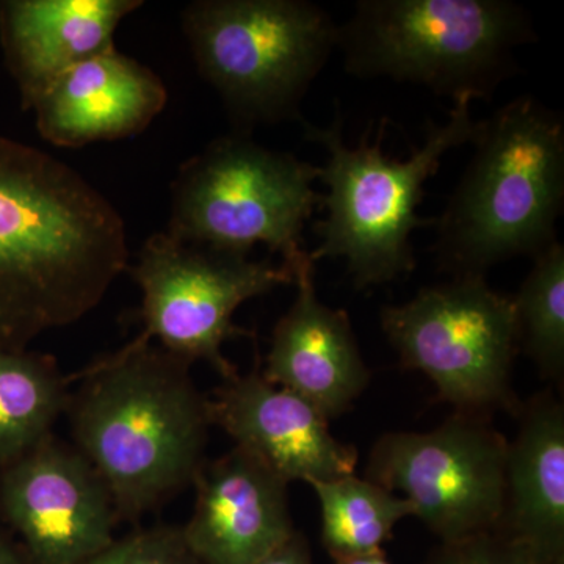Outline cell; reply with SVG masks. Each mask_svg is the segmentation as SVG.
I'll use <instances>...</instances> for the list:
<instances>
[{"label":"cell","instance_id":"obj_1","mask_svg":"<svg viewBox=\"0 0 564 564\" xmlns=\"http://www.w3.org/2000/svg\"><path fill=\"white\" fill-rule=\"evenodd\" d=\"M113 204L47 152L0 137V350L79 322L128 270Z\"/></svg>","mask_w":564,"mask_h":564},{"label":"cell","instance_id":"obj_24","mask_svg":"<svg viewBox=\"0 0 564 564\" xmlns=\"http://www.w3.org/2000/svg\"><path fill=\"white\" fill-rule=\"evenodd\" d=\"M0 564H33L20 541L6 530H0Z\"/></svg>","mask_w":564,"mask_h":564},{"label":"cell","instance_id":"obj_8","mask_svg":"<svg viewBox=\"0 0 564 564\" xmlns=\"http://www.w3.org/2000/svg\"><path fill=\"white\" fill-rule=\"evenodd\" d=\"M380 321L403 369L425 375L456 413L518 414L522 403L511 388L519 350L513 296L494 291L485 276L423 288L411 302L381 307Z\"/></svg>","mask_w":564,"mask_h":564},{"label":"cell","instance_id":"obj_18","mask_svg":"<svg viewBox=\"0 0 564 564\" xmlns=\"http://www.w3.org/2000/svg\"><path fill=\"white\" fill-rule=\"evenodd\" d=\"M69 383L54 356L0 350V467L54 434L69 406Z\"/></svg>","mask_w":564,"mask_h":564},{"label":"cell","instance_id":"obj_10","mask_svg":"<svg viewBox=\"0 0 564 564\" xmlns=\"http://www.w3.org/2000/svg\"><path fill=\"white\" fill-rule=\"evenodd\" d=\"M508 440L480 415L455 413L426 433H386L367 480L413 505L441 543L491 532L503 510Z\"/></svg>","mask_w":564,"mask_h":564},{"label":"cell","instance_id":"obj_19","mask_svg":"<svg viewBox=\"0 0 564 564\" xmlns=\"http://www.w3.org/2000/svg\"><path fill=\"white\" fill-rule=\"evenodd\" d=\"M321 505L322 543L336 560L383 551L413 505L355 474L311 484Z\"/></svg>","mask_w":564,"mask_h":564},{"label":"cell","instance_id":"obj_20","mask_svg":"<svg viewBox=\"0 0 564 564\" xmlns=\"http://www.w3.org/2000/svg\"><path fill=\"white\" fill-rule=\"evenodd\" d=\"M519 347L549 380L564 375V248L552 245L533 259L518 295L513 296Z\"/></svg>","mask_w":564,"mask_h":564},{"label":"cell","instance_id":"obj_21","mask_svg":"<svg viewBox=\"0 0 564 564\" xmlns=\"http://www.w3.org/2000/svg\"><path fill=\"white\" fill-rule=\"evenodd\" d=\"M84 564H202L185 544L181 527L159 525L135 530L113 540Z\"/></svg>","mask_w":564,"mask_h":564},{"label":"cell","instance_id":"obj_13","mask_svg":"<svg viewBox=\"0 0 564 564\" xmlns=\"http://www.w3.org/2000/svg\"><path fill=\"white\" fill-rule=\"evenodd\" d=\"M193 485L195 511L181 529L202 564H259L295 533L289 485L242 448L204 462Z\"/></svg>","mask_w":564,"mask_h":564},{"label":"cell","instance_id":"obj_22","mask_svg":"<svg viewBox=\"0 0 564 564\" xmlns=\"http://www.w3.org/2000/svg\"><path fill=\"white\" fill-rule=\"evenodd\" d=\"M423 564H545L497 532L441 543Z\"/></svg>","mask_w":564,"mask_h":564},{"label":"cell","instance_id":"obj_6","mask_svg":"<svg viewBox=\"0 0 564 564\" xmlns=\"http://www.w3.org/2000/svg\"><path fill=\"white\" fill-rule=\"evenodd\" d=\"M196 66L237 131L300 120V104L325 68L337 28L306 0H198L182 13Z\"/></svg>","mask_w":564,"mask_h":564},{"label":"cell","instance_id":"obj_23","mask_svg":"<svg viewBox=\"0 0 564 564\" xmlns=\"http://www.w3.org/2000/svg\"><path fill=\"white\" fill-rule=\"evenodd\" d=\"M259 564H314L310 543L303 533L296 532Z\"/></svg>","mask_w":564,"mask_h":564},{"label":"cell","instance_id":"obj_14","mask_svg":"<svg viewBox=\"0 0 564 564\" xmlns=\"http://www.w3.org/2000/svg\"><path fill=\"white\" fill-rule=\"evenodd\" d=\"M313 259L295 270L296 299L273 329L262 377L302 397L328 421L347 413L366 391L370 370L350 317L318 300Z\"/></svg>","mask_w":564,"mask_h":564},{"label":"cell","instance_id":"obj_15","mask_svg":"<svg viewBox=\"0 0 564 564\" xmlns=\"http://www.w3.org/2000/svg\"><path fill=\"white\" fill-rule=\"evenodd\" d=\"M166 101L161 77L113 47L66 70L32 110L40 137L54 147L82 148L139 135Z\"/></svg>","mask_w":564,"mask_h":564},{"label":"cell","instance_id":"obj_4","mask_svg":"<svg viewBox=\"0 0 564 564\" xmlns=\"http://www.w3.org/2000/svg\"><path fill=\"white\" fill-rule=\"evenodd\" d=\"M303 124L306 139L322 144L328 154L318 176L328 188L321 203L326 215L314 225L321 243L310 252L311 259H344L359 291L413 273L411 234L434 226V218L417 215L423 185L437 173L448 151L473 143L477 135L480 121L474 120L470 101L455 102L445 124L429 122L422 148L404 161L384 154L386 118L377 141L370 143L366 133L356 148L343 139L339 109L328 128Z\"/></svg>","mask_w":564,"mask_h":564},{"label":"cell","instance_id":"obj_2","mask_svg":"<svg viewBox=\"0 0 564 564\" xmlns=\"http://www.w3.org/2000/svg\"><path fill=\"white\" fill-rule=\"evenodd\" d=\"M192 364L132 340L70 381L76 448L101 475L120 521L137 522L192 485L203 466L209 399L198 391Z\"/></svg>","mask_w":564,"mask_h":564},{"label":"cell","instance_id":"obj_9","mask_svg":"<svg viewBox=\"0 0 564 564\" xmlns=\"http://www.w3.org/2000/svg\"><path fill=\"white\" fill-rule=\"evenodd\" d=\"M128 270L143 293V332L133 340L158 339L163 350L185 362L210 364L223 380L239 373L223 355V344L251 336L234 325L236 311L248 300L295 284V273L284 262L193 247L166 232L152 234Z\"/></svg>","mask_w":564,"mask_h":564},{"label":"cell","instance_id":"obj_25","mask_svg":"<svg viewBox=\"0 0 564 564\" xmlns=\"http://www.w3.org/2000/svg\"><path fill=\"white\" fill-rule=\"evenodd\" d=\"M334 564H391L386 558L384 551L373 552V554H366L359 556H351V558L336 560Z\"/></svg>","mask_w":564,"mask_h":564},{"label":"cell","instance_id":"obj_7","mask_svg":"<svg viewBox=\"0 0 564 564\" xmlns=\"http://www.w3.org/2000/svg\"><path fill=\"white\" fill-rule=\"evenodd\" d=\"M321 166L234 132L182 163L166 234L177 242L250 256L265 245L293 273L307 258L303 229L321 207Z\"/></svg>","mask_w":564,"mask_h":564},{"label":"cell","instance_id":"obj_17","mask_svg":"<svg viewBox=\"0 0 564 564\" xmlns=\"http://www.w3.org/2000/svg\"><path fill=\"white\" fill-rule=\"evenodd\" d=\"M508 441L503 510L494 532L545 564H564V408L541 392L518 411Z\"/></svg>","mask_w":564,"mask_h":564},{"label":"cell","instance_id":"obj_12","mask_svg":"<svg viewBox=\"0 0 564 564\" xmlns=\"http://www.w3.org/2000/svg\"><path fill=\"white\" fill-rule=\"evenodd\" d=\"M223 381L209 399L212 423L285 484L355 474L358 452L333 436L328 419L313 404L269 383L259 370Z\"/></svg>","mask_w":564,"mask_h":564},{"label":"cell","instance_id":"obj_5","mask_svg":"<svg viewBox=\"0 0 564 564\" xmlns=\"http://www.w3.org/2000/svg\"><path fill=\"white\" fill-rule=\"evenodd\" d=\"M533 22L510 0H359L337 31L345 70L422 85L452 101H488L518 73Z\"/></svg>","mask_w":564,"mask_h":564},{"label":"cell","instance_id":"obj_16","mask_svg":"<svg viewBox=\"0 0 564 564\" xmlns=\"http://www.w3.org/2000/svg\"><path fill=\"white\" fill-rule=\"evenodd\" d=\"M140 0H7L0 44L21 106L32 110L66 70L113 50L115 32Z\"/></svg>","mask_w":564,"mask_h":564},{"label":"cell","instance_id":"obj_3","mask_svg":"<svg viewBox=\"0 0 564 564\" xmlns=\"http://www.w3.org/2000/svg\"><path fill=\"white\" fill-rule=\"evenodd\" d=\"M474 155L440 218L437 265L452 278L485 276L518 256L558 242L564 203V118L521 96L480 121Z\"/></svg>","mask_w":564,"mask_h":564},{"label":"cell","instance_id":"obj_11","mask_svg":"<svg viewBox=\"0 0 564 564\" xmlns=\"http://www.w3.org/2000/svg\"><path fill=\"white\" fill-rule=\"evenodd\" d=\"M0 518L33 564H84L120 521L98 470L54 434L0 467Z\"/></svg>","mask_w":564,"mask_h":564}]
</instances>
